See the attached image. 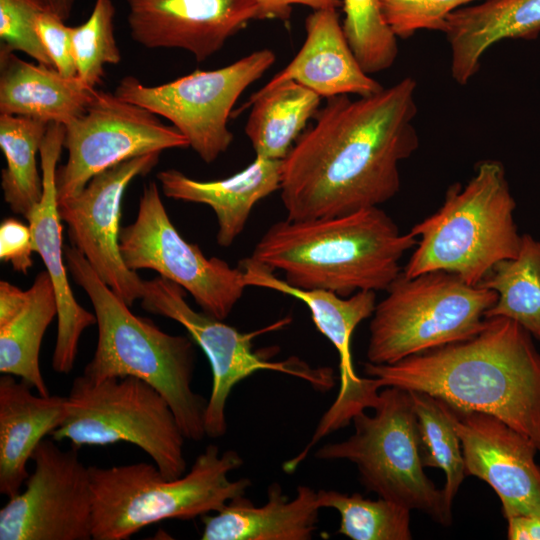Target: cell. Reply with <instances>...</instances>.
I'll return each instance as SVG.
<instances>
[{"instance_id": "3957f363", "label": "cell", "mask_w": 540, "mask_h": 540, "mask_svg": "<svg viewBox=\"0 0 540 540\" xmlns=\"http://www.w3.org/2000/svg\"><path fill=\"white\" fill-rule=\"evenodd\" d=\"M417 244L401 233L380 207L350 214L272 224L251 258L284 273L301 289H324L349 297L360 291L387 290L400 275V260Z\"/></svg>"}, {"instance_id": "cb8c5ba5", "label": "cell", "mask_w": 540, "mask_h": 540, "mask_svg": "<svg viewBox=\"0 0 540 540\" xmlns=\"http://www.w3.org/2000/svg\"><path fill=\"white\" fill-rule=\"evenodd\" d=\"M442 33L450 45L452 78L466 85L491 46L505 39L538 36L540 0H485L461 7L448 15Z\"/></svg>"}, {"instance_id": "d4e9b609", "label": "cell", "mask_w": 540, "mask_h": 540, "mask_svg": "<svg viewBox=\"0 0 540 540\" xmlns=\"http://www.w3.org/2000/svg\"><path fill=\"white\" fill-rule=\"evenodd\" d=\"M96 92L78 76H63L0 47V114L66 125L87 110Z\"/></svg>"}, {"instance_id": "74e56055", "label": "cell", "mask_w": 540, "mask_h": 540, "mask_svg": "<svg viewBox=\"0 0 540 540\" xmlns=\"http://www.w3.org/2000/svg\"><path fill=\"white\" fill-rule=\"evenodd\" d=\"M259 7V20L276 19L288 21L292 5H304L312 10L339 8L342 0H256Z\"/></svg>"}, {"instance_id": "9a60e30c", "label": "cell", "mask_w": 540, "mask_h": 540, "mask_svg": "<svg viewBox=\"0 0 540 540\" xmlns=\"http://www.w3.org/2000/svg\"><path fill=\"white\" fill-rule=\"evenodd\" d=\"M247 287L271 289L302 301L310 310L312 320L336 349L339 356L340 387L331 406L320 418L317 427L303 451H309L324 437L346 427L353 417L374 408L382 388L374 377H360L353 365L351 340L354 330L370 318L376 307V292L360 291L349 297L324 289H301L277 278L264 264L246 258L240 266Z\"/></svg>"}, {"instance_id": "5bb4252c", "label": "cell", "mask_w": 540, "mask_h": 540, "mask_svg": "<svg viewBox=\"0 0 540 540\" xmlns=\"http://www.w3.org/2000/svg\"><path fill=\"white\" fill-rule=\"evenodd\" d=\"M31 460L33 472L0 510V540L92 539L90 471L78 448L43 439Z\"/></svg>"}, {"instance_id": "d6a6232c", "label": "cell", "mask_w": 540, "mask_h": 540, "mask_svg": "<svg viewBox=\"0 0 540 540\" xmlns=\"http://www.w3.org/2000/svg\"><path fill=\"white\" fill-rule=\"evenodd\" d=\"M115 14L112 0H95L88 19L71 27L77 76L93 88L102 82L105 65H116L121 61L114 35Z\"/></svg>"}, {"instance_id": "8992f818", "label": "cell", "mask_w": 540, "mask_h": 540, "mask_svg": "<svg viewBox=\"0 0 540 540\" xmlns=\"http://www.w3.org/2000/svg\"><path fill=\"white\" fill-rule=\"evenodd\" d=\"M515 208L504 165L479 162L465 185L449 186L441 207L411 228L417 244L402 273L446 271L479 285L495 264L519 251Z\"/></svg>"}, {"instance_id": "7c38bea8", "label": "cell", "mask_w": 540, "mask_h": 540, "mask_svg": "<svg viewBox=\"0 0 540 540\" xmlns=\"http://www.w3.org/2000/svg\"><path fill=\"white\" fill-rule=\"evenodd\" d=\"M119 244L130 270L156 271L185 289L214 318L226 319L247 287L241 267L207 258L197 244L180 235L153 181L143 189L135 221L121 229Z\"/></svg>"}, {"instance_id": "7a4b0ae2", "label": "cell", "mask_w": 540, "mask_h": 540, "mask_svg": "<svg viewBox=\"0 0 540 540\" xmlns=\"http://www.w3.org/2000/svg\"><path fill=\"white\" fill-rule=\"evenodd\" d=\"M532 338L511 319L486 318L470 339L393 364L367 361L363 372L382 388L426 392L454 408L493 415L540 453V353Z\"/></svg>"}, {"instance_id": "9c48e42d", "label": "cell", "mask_w": 540, "mask_h": 540, "mask_svg": "<svg viewBox=\"0 0 540 540\" xmlns=\"http://www.w3.org/2000/svg\"><path fill=\"white\" fill-rule=\"evenodd\" d=\"M68 413L51 438L73 447L126 442L142 449L162 475L187 471L184 436L166 398L142 379L127 376L92 381L77 376L67 396Z\"/></svg>"}, {"instance_id": "277c9868", "label": "cell", "mask_w": 540, "mask_h": 540, "mask_svg": "<svg viewBox=\"0 0 540 540\" xmlns=\"http://www.w3.org/2000/svg\"><path fill=\"white\" fill-rule=\"evenodd\" d=\"M64 259L73 280L87 293L97 320L96 349L83 375L92 381L127 376L144 380L166 398L186 439L201 441L206 436L207 400L192 388V338L168 334L133 314L74 246H64Z\"/></svg>"}, {"instance_id": "30bf717a", "label": "cell", "mask_w": 540, "mask_h": 540, "mask_svg": "<svg viewBox=\"0 0 540 540\" xmlns=\"http://www.w3.org/2000/svg\"><path fill=\"white\" fill-rule=\"evenodd\" d=\"M181 286L161 276L144 280L141 306L149 313L161 315L182 325L188 335L205 353L211 367L212 387L204 413L206 436L218 438L227 431L226 404L233 388L259 371H274L308 382L318 391L326 392L336 384L330 367H312L291 357L270 360L269 352L256 351L253 340L264 333L286 326L285 318L252 332H240L223 320L198 312L185 300Z\"/></svg>"}, {"instance_id": "f35d334b", "label": "cell", "mask_w": 540, "mask_h": 540, "mask_svg": "<svg viewBox=\"0 0 540 540\" xmlns=\"http://www.w3.org/2000/svg\"><path fill=\"white\" fill-rule=\"evenodd\" d=\"M509 540H540V515H517L507 519Z\"/></svg>"}, {"instance_id": "44dd1931", "label": "cell", "mask_w": 540, "mask_h": 540, "mask_svg": "<svg viewBox=\"0 0 540 540\" xmlns=\"http://www.w3.org/2000/svg\"><path fill=\"white\" fill-rule=\"evenodd\" d=\"M15 376L0 377V493L18 494L29 477L27 464L47 435L64 422L67 396L34 394Z\"/></svg>"}, {"instance_id": "484cf974", "label": "cell", "mask_w": 540, "mask_h": 540, "mask_svg": "<svg viewBox=\"0 0 540 540\" xmlns=\"http://www.w3.org/2000/svg\"><path fill=\"white\" fill-rule=\"evenodd\" d=\"M58 315L53 282L38 273L22 305L0 320V372L19 377L41 395H50L39 364L44 334Z\"/></svg>"}, {"instance_id": "ab89813d", "label": "cell", "mask_w": 540, "mask_h": 540, "mask_svg": "<svg viewBox=\"0 0 540 540\" xmlns=\"http://www.w3.org/2000/svg\"><path fill=\"white\" fill-rule=\"evenodd\" d=\"M51 11L60 17L63 21H67L72 13L75 0H48Z\"/></svg>"}, {"instance_id": "8d00e7d4", "label": "cell", "mask_w": 540, "mask_h": 540, "mask_svg": "<svg viewBox=\"0 0 540 540\" xmlns=\"http://www.w3.org/2000/svg\"><path fill=\"white\" fill-rule=\"evenodd\" d=\"M35 252L29 225L15 218H7L0 225V258L10 263L20 273H27L33 264L31 255Z\"/></svg>"}, {"instance_id": "d590c367", "label": "cell", "mask_w": 540, "mask_h": 540, "mask_svg": "<svg viewBox=\"0 0 540 540\" xmlns=\"http://www.w3.org/2000/svg\"><path fill=\"white\" fill-rule=\"evenodd\" d=\"M35 31L53 67L63 76H77L71 27L52 11H46L37 17Z\"/></svg>"}, {"instance_id": "ffe728a7", "label": "cell", "mask_w": 540, "mask_h": 540, "mask_svg": "<svg viewBox=\"0 0 540 540\" xmlns=\"http://www.w3.org/2000/svg\"><path fill=\"white\" fill-rule=\"evenodd\" d=\"M303 46L259 92L295 81L320 97L369 96L384 87L359 65L344 35L337 9L313 10L305 20Z\"/></svg>"}, {"instance_id": "e575fe53", "label": "cell", "mask_w": 540, "mask_h": 540, "mask_svg": "<svg viewBox=\"0 0 540 540\" xmlns=\"http://www.w3.org/2000/svg\"><path fill=\"white\" fill-rule=\"evenodd\" d=\"M474 0H380L386 23L396 37L406 39L420 30L442 32L446 18Z\"/></svg>"}, {"instance_id": "2e32d148", "label": "cell", "mask_w": 540, "mask_h": 540, "mask_svg": "<svg viewBox=\"0 0 540 540\" xmlns=\"http://www.w3.org/2000/svg\"><path fill=\"white\" fill-rule=\"evenodd\" d=\"M160 152L123 161L94 176L77 195L58 201L72 246L99 278L129 307L141 299L144 280L123 261L119 237L121 204L129 183L148 174Z\"/></svg>"}, {"instance_id": "6da1fadb", "label": "cell", "mask_w": 540, "mask_h": 540, "mask_svg": "<svg viewBox=\"0 0 540 540\" xmlns=\"http://www.w3.org/2000/svg\"><path fill=\"white\" fill-rule=\"evenodd\" d=\"M417 83L328 98L282 160L287 219L328 218L379 207L400 190L399 164L419 147Z\"/></svg>"}, {"instance_id": "603a6c76", "label": "cell", "mask_w": 540, "mask_h": 540, "mask_svg": "<svg viewBox=\"0 0 540 540\" xmlns=\"http://www.w3.org/2000/svg\"><path fill=\"white\" fill-rule=\"evenodd\" d=\"M318 492L297 487L290 499L279 483L267 488V501L256 506L246 495L230 500L214 515L201 516L202 540H310L317 529Z\"/></svg>"}, {"instance_id": "e0dca14e", "label": "cell", "mask_w": 540, "mask_h": 540, "mask_svg": "<svg viewBox=\"0 0 540 540\" xmlns=\"http://www.w3.org/2000/svg\"><path fill=\"white\" fill-rule=\"evenodd\" d=\"M449 407L466 476L483 480L495 491L506 520L540 515V466L535 461V444L493 415Z\"/></svg>"}, {"instance_id": "52a82bcc", "label": "cell", "mask_w": 540, "mask_h": 540, "mask_svg": "<svg viewBox=\"0 0 540 540\" xmlns=\"http://www.w3.org/2000/svg\"><path fill=\"white\" fill-rule=\"evenodd\" d=\"M376 304L369 325L367 361L393 364L408 356L474 337L495 304V291L454 273L402 272Z\"/></svg>"}, {"instance_id": "4dcf8cb0", "label": "cell", "mask_w": 540, "mask_h": 540, "mask_svg": "<svg viewBox=\"0 0 540 540\" xmlns=\"http://www.w3.org/2000/svg\"><path fill=\"white\" fill-rule=\"evenodd\" d=\"M321 508H332L340 515L338 533L352 540H410L411 510L378 497L376 500L359 493L346 494L320 489Z\"/></svg>"}, {"instance_id": "4316f807", "label": "cell", "mask_w": 540, "mask_h": 540, "mask_svg": "<svg viewBox=\"0 0 540 540\" xmlns=\"http://www.w3.org/2000/svg\"><path fill=\"white\" fill-rule=\"evenodd\" d=\"M320 98L295 81L252 94L238 112L251 107L245 134L256 156L283 160L318 111Z\"/></svg>"}, {"instance_id": "f1b7e54d", "label": "cell", "mask_w": 540, "mask_h": 540, "mask_svg": "<svg viewBox=\"0 0 540 540\" xmlns=\"http://www.w3.org/2000/svg\"><path fill=\"white\" fill-rule=\"evenodd\" d=\"M48 125L28 117L0 114V147L6 159L1 187L10 209L24 218L42 198L43 180L36 155Z\"/></svg>"}, {"instance_id": "8fae6325", "label": "cell", "mask_w": 540, "mask_h": 540, "mask_svg": "<svg viewBox=\"0 0 540 540\" xmlns=\"http://www.w3.org/2000/svg\"><path fill=\"white\" fill-rule=\"evenodd\" d=\"M272 50L261 49L215 70H195L171 82L146 86L125 76L114 94L170 121L198 156L212 163L233 141L228 128L241 94L274 64Z\"/></svg>"}, {"instance_id": "1f68e13d", "label": "cell", "mask_w": 540, "mask_h": 540, "mask_svg": "<svg viewBox=\"0 0 540 540\" xmlns=\"http://www.w3.org/2000/svg\"><path fill=\"white\" fill-rule=\"evenodd\" d=\"M344 35L367 74L390 68L398 55L397 37L386 23L380 0H342Z\"/></svg>"}, {"instance_id": "4fadbf2b", "label": "cell", "mask_w": 540, "mask_h": 540, "mask_svg": "<svg viewBox=\"0 0 540 540\" xmlns=\"http://www.w3.org/2000/svg\"><path fill=\"white\" fill-rule=\"evenodd\" d=\"M64 126L68 158L56 171L58 201L77 195L94 176L123 161L189 147L186 137L156 114L101 90Z\"/></svg>"}, {"instance_id": "5b68a950", "label": "cell", "mask_w": 540, "mask_h": 540, "mask_svg": "<svg viewBox=\"0 0 540 540\" xmlns=\"http://www.w3.org/2000/svg\"><path fill=\"white\" fill-rule=\"evenodd\" d=\"M243 465L235 450L209 444L190 470L176 479L154 463L89 466L92 490V539L127 540L146 526L167 519L192 520L217 512L246 495L249 478L231 480Z\"/></svg>"}, {"instance_id": "836d02e7", "label": "cell", "mask_w": 540, "mask_h": 540, "mask_svg": "<svg viewBox=\"0 0 540 540\" xmlns=\"http://www.w3.org/2000/svg\"><path fill=\"white\" fill-rule=\"evenodd\" d=\"M46 11H51L48 0H0V47L53 67L35 31L37 17Z\"/></svg>"}, {"instance_id": "7402d4cb", "label": "cell", "mask_w": 540, "mask_h": 540, "mask_svg": "<svg viewBox=\"0 0 540 540\" xmlns=\"http://www.w3.org/2000/svg\"><path fill=\"white\" fill-rule=\"evenodd\" d=\"M168 198L209 206L216 214L217 243L230 247L244 230L252 209L260 200L280 190L282 160L256 156L234 175L213 181H199L176 169L156 175Z\"/></svg>"}, {"instance_id": "ba28073f", "label": "cell", "mask_w": 540, "mask_h": 540, "mask_svg": "<svg viewBox=\"0 0 540 540\" xmlns=\"http://www.w3.org/2000/svg\"><path fill=\"white\" fill-rule=\"evenodd\" d=\"M369 416L362 411L352 423L347 439L321 446L320 460H348L355 464L359 481L368 492L418 510L437 523H452L451 506L425 472L421 444L410 391L386 386Z\"/></svg>"}, {"instance_id": "ac0fdd59", "label": "cell", "mask_w": 540, "mask_h": 540, "mask_svg": "<svg viewBox=\"0 0 540 540\" xmlns=\"http://www.w3.org/2000/svg\"><path fill=\"white\" fill-rule=\"evenodd\" d=\"M131 38L148 49L175 48L198 62L218 52L252 20L256 0H126Z\"/></svg>"}, {"instance_id": "d6986e66", "label": "cell", "mask_w": 540, "mask_h": 540, "mask_svg": "<svg viewBox=\"0 0 540 540\" xmlns=\"http://www.w3.org/2000/svg\"><path fill=\"white\" fill-rule=\"evenodd\" d=\"M64 137V125H48L39 152L43 194L25 219L32 233L35 252L42 258L56 292L57 337L52 368L58 373L67 374L74 368L82 333L97 320L95 314L77 302L68 282L56 187L57 163L64 148Z\"/></svg>"}, {"instance_id": "f546056e", "label": "cell", "mask_w": 540, "mask_h": 540, "mask_svg": "<svg viewBox=\"0 0 540 540\" xmlns=\"http://www.w3.org/2000/svg\"><path fill=\"white\" fill-rule=\"evenodd\" d=\"M410 393L417 418L423 465L443 470V491L447 503L452 507L466 472L450 407L445 401L426 392Z\"/></svg>"}, {"instance_id": "83f0119b", "label": "cell", "mask_w": 540, "mask_h": 540, "mask_svg": "<svg viewBox=\"0 0 540 540\" xmlns=\"http://www.w3.org/2000/svg\"><path fill=\"white\" fill-rule=\"evenodd\" d=\"M479 285L498 295L485 319H511L540 340V240L521 235L517 255L495 264Z\"/></svg>"}]
</instances>
